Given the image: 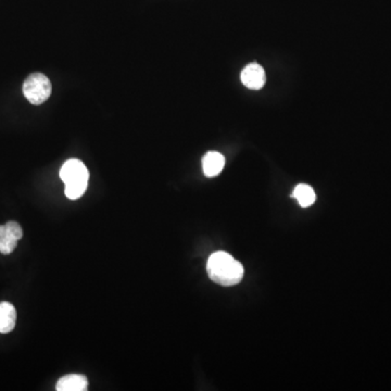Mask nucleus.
I'll return each mask as SVG.
<instances>
[{"mask_svg": "<svg viewBox=\"0 0 391 391\" xmlns=\"http://www.w3.org/2000/svg\"><path fill=\"white\" fill-rule=\"evenodd\" d=\"M52 92L50 80L42 73H33L23 84V94L32 105H42L48 100Z\"/></svg>", "mask_w": 391, "mask_h": 391, "instance_id": "nucleus-3", "label": "nucleus"}, {"mask_svg": "<svg viewBox=\"0 0 391 391\" xmlns=\"http://www.w3.org/2000/svg\"><path fill=\"white\" fill-rule=\"evenodd\" d=\"M6 227H7L8 232H9L10 235L15 237L17 241H20V239H22L23 237V229L21 226H20L19 223L15 221H10L8 223L5 224Z\"/></svg>", "mask_w": 391, "mask_h": 391, "instance_id": "nucleus-10", "label": "nucleus"}, {"mask_svg": "<svg viewBox=\"0 0 391 391\" xmlns=\"http://www.w3.org/2000/svg\"><path fill=\"white\" fill-rule=\"evenodd\" d=\"M207 272L211 280L224 287L235 286L243 280V266L229 253L218 251L210 255Z\"/></svg>", "mask_w": 391, "mask_h": 391, "instance_id": "nucleus-1", "label": "nucleus"}, {"mask_svg": "<svg viewBox=\"0 0 391 391\" xmlns=\"http://www.w3.org/2000/svg\"><path fill=\"white\" fill-rule=\"evenodd\" d=\"M17 239L10 235L6 225H0V253L3 255H10L13 253L17 245Z\"/></svg>", "mask_w": 391, "mask_h": 391, "instance_id": "nucleus-9", "label": "nucleus"}, {"mask_svg": "<svg viewBox=\"0 0 391 391\" xmlns=\"http://www.w3.org/2000/svg\"><path fill=\"white\" fill-rule=\"evenodd\" d=\"M241 78L243 85L249 90H261L266 82L264 69L258 64L246 66L241 72Z\"/></svg>", "mask_w": 391, "mask_h": 391, "instance_id": "nucleus-4", "label": "nucleus"}, {"mask_svg": "<svg viewBox=\"0 0 391 391\" xmlns=\"http://www.w3.org/2000/svg\"><path fill=\"white\" fill-rule=\"evenodd\" d=\"M60 178L66 184L64 192L66 197L71 200H76L82 197L87 190L90 173L82 161L71 159L61 168Z\"/></svg>", "mask_w": 391, "mask_h": 391, "instance_id": "nucleus-2", "label": "nucleus"}, {"mask_svg": "<svg viewBox=\"0 0 391 391\" xmlns=\"http://www.w3.org/2000/svg\"><path fill=\"white\" fill-rule=\"evenodd\" d=\"M225 166V158L217 151H210L206 153V156L202 159V169L207 178H214L218 176L223 171Z\"/></svg>", "mask_w": 391, "mask_h": 391, "instance_id": "nucleus-5", "label": "nucleus"}, {"mask_svg": "<svg viewBox=\"0 0 391 391\" xmlns=\"http://www.w3.org/2000/svg\"><path fill=\"white\" fill-rule=\"evenodd\" d=\"M56 389L58 391H85L88 389V381L84 375H66L59 379Z\"/></svg>", "mask_w": 391, "mask_h": 391, "instance_id": "nucleus-6", "label": "nucleus"}, {"mask_svg": "<svg viewBox=\"0 0 391 391\" xmlns=\"http://www.w3.org/2000/svg\"><path fill=\"white\" fill-rule=\"evenodd\" d=\"M292 197L296 198L302 208H308L315 202V192L311 186L306 184H300L294 188Z\"/></svg>", "mask_w": 391, "mask_h": 391, "instance_id": "nucleus-8", "label": "nucleus"}, {"mask_svg": "<svg viewBox=\"0 0 391 391\" xmlns=\"http://www.w3.org/2000/svg\"><path fill=\"white\" fill-rule=\"evenodd\" d=\"M17 323V311L10 302H0V333L8 334L13 331Z\"/></svg>", "mask_w": 391, "mask_h": 391, "instance_id": "nucleus-7", "label": "nucleus"}]
</instances>
